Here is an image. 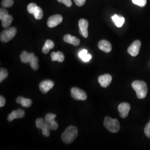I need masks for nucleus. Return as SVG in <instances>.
Segmentation results:
<instances>
[{
  "instance_id": "1",
  "label": "nucleus",
  "mask_w": 150,
  "mask_h": 150,
  "mask_svg": "<svg viewBox=\"0 0 150 150\" xmlns=\"http://www.w3.org/2000/svg\"><path fill=\"white\" fill-rule=\"evenodd\" d=\"M78 136V129L76 127L70 126L65 129L62 134L61 139L63 142L67 144L73 142Z\"/></svg>"
},
{
  "instance_id": "2",
  "label": "nucleus",
  "mask_w": 150,
  "mask_h": 150,
  "mask_svg": "<svg viewBox=\"0 0 150 150\" xmlns=\"http://www.w3.org/2000/svg\"><path fill=\"white\" fill-rule=\"evenodd\" d=\"M132 87L136 92L139 99L145 98L148 92L147 84L142 81H134L132 83Z\"/></svg>"
},
{
  "instance_id": "3",
  "label": "nucleus",
  "mask_w": 150,
  "mask_h": 150,
  "mask_svg": "<svg viewBox=\"0 0 150 150\" xmlns=\"http://www.w3.org/2000/svg\"><path fill=\"white\" fill-rule=\"evenodd\" d=\"M103 125L107 130L112 133H116L119 131L120 126L117 119H113L110 117H106L104 120Z\"/></svg>"
},
{
  "instance_id": "4",
  "label": "nucleus",
  "mask_w": 150,
  "mask_h": 150,
  "mask_svg": "<svg viewBox=\"0 0 150 150\" xmlns=\"http://www.w3.org/2000/svg\"><path fill=\"white\" fill-rule=\"evenodd\" d=\"M17 30L14 27L7 28L1 33L0 39L2 42H8L15 36Z\"/></svg>"
},
{
  "instance_id": "5",
  "label": "nucleus",
  "mask_w": 150,
  "mask_h": 150,
  "mask_svg": "<svg viewBox=\"0 0 150 150\" xmlns=\"http://www.w3.org/2000/svg\"><path fill=\"white\" fill-rule=\"evenodd\" d=\"M71 95L72 97L76 100H86L87 96L86 92L78 87H73L71 90Z\"/></svg>"
},
{
  "instance_id": "6",
  "label": "nucleus",
  "mask_w": 150,
  "mask_h": 150,
  "mask_svg": "<svg viewBox=\"0 0 150 150\" xmlns=\"http://www.w3.org/2000/svg\"><path fill=\"white\" fill-rule=\"evenodd\" d=\"M36 126L38 128L41 129L42 131V134L46 137H48L50 134L51 129L48 127L47 123L46 122L45 119L38 118L36 121Z\"/></svg>"
},
{
  "instance_id": "7",
  "label": "nucleus",
  "mask_w": 150,
  "mask_h": 150,
  "mask_svg": "<svg viewBox=\"0 0 150 150\" xmlns=\"http://www.w3.org/2000/svg\"><path fill=\"white\" fill-rule=\"evenodd\" d=\"M56 117V115L51 113H48L45 117V120L46 122L47 123L48 127L51 129V130H56L59 127L58 123L54 120Z\"/></svg>"
},
{
  "instance_id": "8",
  "label": "nucleus",
  "mask_w": 150,
  "mask_h": 150,
  "mask_svg": "<svg viewBox=\"0 0 150 150\" xmlns=\"http://www.w3.org/2000/svg\"><path fill=\"white\" fill-rule=\"evenodd\" d=\"M131 106L127 102H122L119 105L118 110L120 112V116L121 118H126L129 115Z\"/></svg>"
},
{
  "instance_id": "9",
  "label": "nucleus",
  "mask_w": 150,
  "mask_h": 150,
  "mask_svg": "<svg viewBox=\"0 0 150 150\" xmlns=\"http://www.w3.org/2000/svg\"><path fill=\"white\" fill-rule=\"evenodd\" d=\"M141 43L139 40H136L127 49V52L132 56L135 57L139 54Z\"/></svg>"
},
{
  "instance_id": "10",
  "label": "nucleus",
  "mask_w": 150,
  "mask_h": 150,
  "mask_svg": "<svg viewBox=\"0 0 150 150\" xmlns=\"http://www.w3.org/2000/svg\"><path fill=\"white\" fill-rule=\"evenodd\" d=\"M63 20L62 16L60 15H54L50 17L47 21V26L50 28L56 27L60 24Z\"/></svg>"
},
{
  "instance_id": "11",
  "label": "nucleus",
  "mask_w": 150,
  "mask_h": 150,
  "mask_svg": "<svg viewBox=\"0 0 150 150\" xmlns=\"http://www.w3.org/2000/svg\"><path fill=\"white\" fill-rule=\"evenodd\" d=\"M79 26L80 28V33L82 36L85 38H87L88 36V22L86 19H81L79 22Z\"/></svg>"
},
{
  "instance_id": "12",
  "label": "nucleus",
  "mask_w": 150,
  "mask_h": 150,
  "mask_svg": "<svg viewBox=\"0 0 150 150\" xmlns=\"http://www.w3.org/2000/svg\"><path fill=\"white\" fill-rule=\"evenodd\" d=\"M54 86V82L50 80H43L40 83L39 88L43 93H46Z\"/></svg>"
},
{
  "instance_id": "13",
  "label": "nucleus",
  "mask_w": 150,
  "mask_h": 150,
  "mask_svg": "<svg viewBox=\"0 0 150 150\" xmlns=\"http://www.w3.org/2000/svg\"><path fill=\"white\" fill-rule=\"evenodd\" d=\"M25 116V112L22 109H18L17 110H14L12 111L7 117V120L10 122L15 119L22 118Z\"/></svg>"
},
{
  "instance_id": "14",
  "label": "nucleus",
  "mask_w": 150,
  "mask_h": 150,
  "mask_svg": "<svg viewBox=\"0 0 150 150\" xmlns=\"http://www.w3.org/2000/svg\"><path fill=\"white\" fill-rule=\"evenodd\" d=\"M98 80L102 87L106 88L111 83L112 81V76L109 74L101 75L99 76Z\"/></svg>"
},
{
  "instance_id": "15",
  "label": "nucleus",
  "mask_w": 150,
  "mask_h": 150,
  "mask_svg": "<svg viewBox=\"0 0 150 150\" xmlns=\"http://www.w3.org/2000/svg\"><path fill=\"white\" fill-rule=\"evenodd\" d=\"M98 47L100 50L106 53H108L112 50V46L111 43L105 40H101L98 42Z\"/></svg>"
},
{
  "instance_id": "16",
  "label": "nucleus",
  "mask_w": 150,
  "mask_h": 150,
  "mask_svg": "<svg viewBox=\"0 0 150 150\" xmlns=\"http://www.w3.org/2000/svg\"><path fill=\"white\" fill-rule=\"evenodd\" d=\"M64 40L65 42L72 44L74 46H78L80 43V41L79 38H76L75 36H72L70 34H67L64 35Z\"/></svg>"
},
{
  "instance_id": "17",
  "label": "nucleus",
  "mask_w": 150,
  "mask_h": 150,
  "mask_svg": "<svg viewBox=\"0 0 150 150\" xmlns=\"http://www.w3.org/2000/svg\"><path fill=\"white\" fill-rule=\"evenodd\" d=\"M16 102L20 104L22 107L28 108L32 105V101L30 98H26L23 97H18L16 99Z\"/></svg>"
},
{
  "instance_id": "18",
  "label": "nucleus",
  "mask_w": 150,
  "mask_h": 150,
  "mask_svg": "<svg viewBox=\"0 0 150 150\" xmlns=\"http://www.w3.org/2000/svg\"><path fill=\"white\" fill-rule=\"evenodd\" d=\"M35 56L33 53H28L26 51H23L20 55V59L22 62L24 64L29 63L30 61Z\"/></svg>"
},
{
  "instance_id": "19",
  "label": "nucleus",
  "mask_w": 150,
  "mask_h": 150,
  "mask_svg": "<svg viewBox=\"0 0 150 150\" xmlns=\"http://www.w3.org/2000/svg\"><path fill=\"white\" fill-rule=\"evenodd\" d=\"M51 57L52 61H58L59 62H62L64 59V54L60 51H58L57 52H52L51 54Z\"/></svg>"
},
{
  "instance_id": "20",
  "label": "nucleus",
  "mask_w": 150,
  "mask_h": 150,
  "mask_svg": "<svg viewBox=\"0 0 150 150\" xmlns=\"http://www.w3.org/2000/svg\"><path fill=\"white\" fill-rule=\"evenodd\" d=\"M112 19L117 27H121L123 26L125 22V18L122 16L115 15L112 17Z\"/></svg>"
},
{
  "instance_id": "21",
  "label": "nucleus",
  "mask_w": 150,
  "mask_h": 150,
  "mask_svg": "<svg viewBox=\"0 0 150 150\" xmlns=\"http://www.w3.org/2000/svg\"><path fill=\"white\" fill-rule=\"evenodd\" d=\"M2 21V25L4 28H7L11 25L12 22L13 20L12 16L10 15H7L5 17H4L1 20Z\"/></svg>"
},
{
  "instance_id": "22",
  "label": "nucleus",
  "mask_w": 150,
  "mask_h": 150,
  "mask_svg": "<svg viewBox=\"0 0 150 150\" xmlns=\"http://www.w3.org/2000/svg\"><path fill=\"white\" fill-rule=\"evenodd\" d=\"M33 15L36 20L42 19L43 16V11H42V8L38 6Z\"/></svg>"
},
{
  "instance_id": "23",
  "label": "nucleus",
  "mask_w": 150,
  "mask_h": 150,
  "mask_svg": "<svg viewBox=\"0 0 150 150\" xmlns=\"http://www.w3.org/2000/svg\"><path fill=\"white\" fill-rule=\"evenodd\" d=\"M38 58L36 56H35L29 62L32 70H35V71H36L38 69L39 66H38Z\"/></svg>"
},
{
  "instance_id": "24",
  "label": "nucleus",
  "mask_w": 150,
  "mask_h": 150,
  "mask_svg": "<svg viewBox=\"0 0 150 150\" xmlns=\"http://www.w3.org/2000/svg\"><path fill=\"white\" fill-rule=\"evenodd\" d=\"M8 76V72L4 68H1L0 70V82L1 83Z\"/></svg>"
},
{
  "instance_id": "25",
  "label": "nucleus",
  "mask_w": 150,
  "mask_h": 150,
  "mask_svg": "<svg viewBox=\"0 0 150 150\" xmlns=\"http://www.w3.org/2000/svg\"><path fill=\"white\" fill-rule=\"evenodd\" d=\"M13 0H3L1 2V5L5 8H8L13 5Z\"/></svg>"
},
{
  "instance_id": "26",
  "label": "nucleus",
  "mask_w": 150,
  "mask_h": 150,
  "mask_svg": "<svg viewBox=\"0 0 150 150\" xmlns=\"http://www.w3.org/2000/svg\"><path fill=\"white\" fill-rule=\"evenodd\" d=\"M37 7H38V6L36 4L31 3L27 6V11L31 14H33Z\"/></svg>"
},
{
  "instance_id": "27",
  "label": "nucleus",
  "mask_w": 150,
  "mask_h": 150,
  "mask_svg": "<svg viewBox=\"0 0 150 150\" xmlns=\"http://www.w3.org/2000/svg\"><path fill=\"white\" fill-rule=\"evenodd\" d=\"M134 5L139 6L140 7H144L146 5L147 0H132Z\"/></svg>"
},
{
  "instance_id": "28",
  "label": "nucleus",
  "mask_w": 150,
  "mask_h": 150,
  "mask_svg": "<svg viewBox=\"0 0 150 150\" xmlns=\"http://www.w3.org/2000/svg\"><path fill=\"white\" fill-rule=\"evenodd\" d=\"M44 46H46L48 49L51 50V49L54 48V42L52 40H47L46 41V42H45Z\"/></svg>"
},
{
  "instance_id": "29",
  "label": "nucleus",
  "mask_w": 150,
  "mask_h": 150,
  "mask_svg": "<svg viewBox=\"0 0 150 150\" xmlns=\"http://www.w3.org/2000/svg\"><path fill=\"white\" fill-rule=\"evenodd\" d=\"M145 134L147 137L150 139V120L148 123L146 125L145 129H144Z\"/></svg>"
},
{
  "instance_id": "30",
  "label": "nucleus",
  "mask_w": 150,
  "mask_h": 150,
  "mask_svg": "<svg viewBox=\"0 0 150 150\" xmlns=\"http://www.w3.org/2000/svg\"><path fill=\"white\" fill-rule=\"evenodd\" d=\"M60 3H62L68 7H71L72 5L71 0H57Z\"/></svg>"
},
{
  "instance_id": "31",
  "label": "nucleus",
  "mask_w": 150,
  "mask_h": 150,
  "mask_svg": "<svg viewBox=\"0 0 150 150\" xmlns=\"http://www.w3.org/2000/svg\"><path fill=\"white\" fill-rule=\"evenodd\" d=\"M7 15H8V12L7 10L4 8H1L0 10V19L1 20Z\"/></svg>"
},
{
  "instance_id": "32",
  "label": "nucleus",
  "mask_w": 150,
  "mask_h": 150,
  "mask_svg": "<svg viewBox=\"0 0 150 150\" xmlns=\"http://www.w3.org/2000/svg\"><path fill=\"white\" fill-rule=\"evenodd\" d=\"M88 54L87 50L84 49V50H81L80 52L79 53V57L81 59H82L85 56H86V54Z\"/></svg>"
},
{
  "instance_id": "33",
  "label": "nucleus",
  "mask_w": 150,
  "mask_h": 150,
  "mask_svg": "<svg viewBox=\"0 0 150 150\" xmlns=\"http://www.w3.org/2000/svg\"><path fill=\"white\" fill-rule=\"evenodd\" d=\"M74 2L76 5L78 6H82L85 4L86 0H74Z\"/></svg>"
},
{
  "instance_id": "34",
  "label": "nucleus",
  "mask_w": 150,
  "mask_h": 150,
  "mask_svg": "<svg viewBox=\"0 0 150 150\" xmlns=\"http://www.w3.org/2000/svg\"><path fill=\"white\" fill-rule=\"evenodd\" d=\"M92 58V56L91 54H86V56H85L82 59H81L84 61V62H88Z\"/></svg>"
},
{
  "instance_id": "35",
  "label": "nucleus",
  "mask_w": 150,
  "mask_h": 150,
  "mask_svg": "<svg viewBox=\"0 0 150 150\" xmlns=\"http://www.w3.org/2000/svg\"><path fill=\"white\" fill-rule=\"evenodd\" d=\"M6 103L5 98L2 96H0V107H4Z\"/></svg>"
},
{
  "instance_id": "36",
  "label": "nucleus",
  "mask_w": 150,
  "mask_h": 150,
  "mask_svg": "<svg viewBox=\"0 0 150 150\" xmlns=\"http://www.w3.org/2000/svg\"><path fill=\"white\" fill-rule=\"evenodd\" d=\"M50 49H48V48H47L46 46H43V47H42V52H43V54H47L48 52H50Z\"/></svg>"
}]
</instances>
